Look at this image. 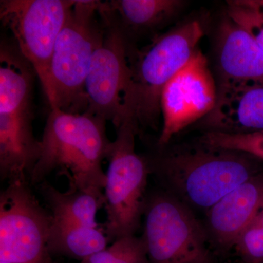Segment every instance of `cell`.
Instances as JSON below:
<instances>
[{
	"instance_id": "obj_1",
	"label": "cell",
	"mask_w": 263,
	"mask_h": 263,
	"mask_svg": "<svg viewBox=\"0 0 263 263\" xmlns=\"http://www.w3.org/2000/svg\"><path fill=\"white\" fill-rule=\"evenodd\" d=\"M146 157L166 192L193 211L209 209L242 183L260 174L258 159L243 152L197 146L158 148Z\"/></svg>"
},
{
	"instance_id": "obj_2",
	"label": "cell",
	"mask_w": 263,
	"mask_h": 263,
	"mask_svg": "<svg viewBox=\"0 0 263 263\" xmlns=\"http://www.w3.org/2000/svg\"><path fill=\"white\" fill-rule=\"evenodd\" d=\"M105 123L88 112L73 114L50 109L41 140V155L29 180L31 186L44 182L57 172L67 178L69 189L104 193L106 176L103 162L111 142Z\"/></svg>"
},
{
	"instance_id": "obj_3",
	"label": "cell",
	"mask_w": 263,
	"mask_h": 263,
	"mask_svg": "<svg viewBox=\"0 0 263 263\" xmlns=\"http://www.w3.org/2000/svg\"><path fill=\"white\" fill-rule=\"evenodd\" d=\"M204 35L201 22L188 21L155 36L147 46L129 55V77L116 129L125 120L135 124L138 135L157 129L164 88L199 49Z\"/></svg>"
},
{
	"instance_id": "obj_4",
	"label": "cell",
	"mask_w": 263,
	"mask_h": 263,
	"mask_svg": "<svg viewBox=\"0 0 263 263\" xmlns=\"http://www.w3.org/2000/svg\"><path fill=\"white\" fill-rule=\"evenodd\" d=\"M32 65L14 41L0 45V179L3 181L30 180L40 158L41 140L33 132Z\"/></svg>"
},
{
	"instance_id": "obj_5",
	"label": "cell",
	"mask_w": 263,
	"mask_h": 263,
	"mask_svg": "<svg viewBox=\"0 0 263 263\" xmlns=\"http://www.w3.org/2000/svg\"><path fill=\"white\" fill-rule=\"evenodd\" d=\"M100 1L76 0L53 48L47 86L50 109L67 113L86 111V78L104 34Z\"/></svg>"
},
{
	"instance_id": "obj_6",
	"label": "cell",
	"mask_w": 263,
	"mask_h": 263,
	"mask_svg": "<svg viewBox=\"0 0 263 263\" xmlns=\"http://www.w3.org/2000/svg\"><path fill=\"white\" fill-rule=\"evenodd\" d=\"M138 135L135 124L124 121L117 128V138L107 152L104 232L110 243L135 235L141 224L150 170L146 157L136 153Z\"/></svg>"
},
{
	"instance_id": "obj_7",
	"label": "cell",
	"mask_w": 263,
	"mask_h": 263,
	"mask_svg": "<svg viewBox=\"0 0 263 263\" xmlns=\"http://www.w3.org/2000/svg\"><path fill=\"white\" fill-rule=\"evenodd\" d=\"M143 214L149 263H212L206 229L179 199L156 192L145 197Z\"/></svg>"
},
{
	"instance_id": "obj_8",
	"label": "cell",
	"mask_w": 263,
	"mask_h": 263,
	"mask_svg": "<svg viewBox=\"0 0 263 263\" xmlns=\"http://www.w3.org/2000/svg\"><path fill=\"white\" fill-rule=\"evenodd\" d=\"M31 187L12 181L0 194V261L55 263L48 248L53 216Z\"/></svg>"
},
{
	"instance_id": "obj_9",
	"label": "cell",
	"mask_w": 263,
	"mask_h": 263,
	"mask_svg": "<svg viewBox=\"0 0 263 263\" xmlns=\"http://www.w3.org/2000/svg\"><path fill=\"white\" fill-rule=\"evenodd\" d=\"M76 0H1L0 19L34 67L43 91L59 34Z\"/></svg>"
},
{
	"instance_id": "obj_10",
	"label": "cell",
	"mask_w": 263,
	"mask_h": 263,
	"mask_svg": "<svg viewBox=\"0 0 263 263\" xmlns=\"http://www.w3.org/2000/svg\"><path fill=\"white\" fill-rule=\"evenodd\" d=\"M99 11L103 21L104 34L86 78V112L110 121L116 127L129 77V46L106 1H100Z\"/></svg>"
},
{
	"instance_id": "obj_11",
	"label": "cell",
	"mask_w": 263,
	"mask_h": 263,
	"mask_svg": "<svg viewBox=\"0 0 263 263\" xmlns=\"http://www.w3.org/2000/svg\"><path fill=\"white\" fill-rule=\"evenodd\" d=\"M217 101V84L209 62L200 49L164 88L160 100L162 127L158 148L175 136L209 115Z\"/></svg>"
},
{
	"instance_id": "obj_12",
	"label": "cell",
	"mask_w": 263,
	"mask_h": 263,
	"mask_svg": "<svg viewBox=\"0 0 263 263\" xmlns=\"http://www.w3.org/2000/svg\"><path fill=\"white\" fill-rule=\"evenodd\" d=\"M216 38L217 92L252 83L263 84V53L247 29L226 15Z\"/></svg>"
},
{
	"instance_id": "obj_13",
	"label": "cell",
	"mask_w": 263,
	"mask_h": 263,
	"mask_svg": "<svg viewBox=\"0 0 263 263\" xmlns=\"http://www.w3.org/2000/svg\"><path fill=\"white\" fill-rule=\"evenodd\" d=\"M263 209V174L256 175L216 202L206 212L208 235L220 247H231Z\"/></svg>"
},
{
	"instance_id": "obj_14",
	"label": "cell",
	"mask_w": 263,
	"mask_h": 263,
	"mask_svg": "<svg viewBox=\"0 0 263 263\" xmlns=\"http://www.w3.org/2000/svg\"><path fill=\"white\" fill-rule=\"evenodd\" d=\"M200 126L205 132L232 135L263 131V84L218 91L215 108Z\"/></svg>"
},
{
	"instance_id": "obj_15",
	"label": "cell",
	"mask_w": 263,
	"mask_h": 263,
	"mask_svg": "<svg viewBox=\"0 0 263 263\" xmlns=\"http://www.w3.org/2000/svg\"><path fill=\"white\" fill-rule=\"evenodd\" d=\"M129 46L136 51L133 41L154 32L179 14L185 5L180 0H110L106 1Z\"/></svg>"
},
{
	"instance_id": "obj_16",
	"label": "cell",
	"mask_w": 263,
	"mask_h": 263,
	"mask_svg": "<svg viewBox=\"0 0 263 263\" xmlns=\"http://www.w3.org/2000/svg\"><path fill=\"white\" fill-rule=\"evenodd\" d=\"M54 219L99 228L97 214L105 207L104 193L69 189L60 192L44 181L36 186Z\"/></svg>"
},
{
	"instance_id": "obj_17",
	"label": "cell",
	"mask_w": 263,
	"mask_h": 263,
	"mask_svg": "<svg viewBox=\"0 0 263 263\" xmlns=\"http://www.w3.org/2000/svg\"><path fill=\"white\" fill-rule=\"evenodd\" d=\"M110 243L101 228L53 217L48 248L53 256L82 261L106 249Z\"/></svg>"
},
{
	"instance_id": "obj_18",
	"label": "cell",
	"mask_w": 263,
	"mask_h": 263,
	"mask_svg": "<svg viewBox=\"0 0 263 263\" xmlns=\"http://www.w3.org/2000/svg\"><path fill=\"white\" fill-rule=\"evenodd\" d=\"M79 263H149L142 237L136 235L116 240L106 249Z\"/></svg>"
},
{
	"instance_id": "obj_19",
	"label": "cell",
	"mask_w": 263,
	"mask_h": 263,
	"mask_svg": "<svg viewBox=\"0 0 263 263\" xmlns=\"http://www.w3.org/2000/svg\"><path fill=\"white\" fill-rule=\"evenodd\" d=\"M199 142L213 148L243 152L263 160V131L239 135L205 132Z\"/></svg>"
},
{
	"instance_id": "obj_20",
	"label": "cell",
	"mask_w": 263,
	"mask_h": 263,
	"mask_svg": "<svg viewBox=\"0 0 263 263\" xmlns=\"http://www.w3.org/2000/svg\"><path fill=\"white\" fill-rule=\"evenodd\" d=\"M227 15L254 36L263 53V6L259 0L228 1Z\"/></svg>"
},
{
	"instance_id": "obj_21",
	"label": "cell",
	"mask_w": 263,
	"mask_h": 263,
	"mask_svg": "<svg viewBox=\"0 0 263 263\" xmlns=\"http://www.w3.org/2000/svg\"><path fill=\"white\" fill-rule=\"evenodd\" d=\"M240 257L248 263H263V228L254 219L235 240Z\"/></svg>"
},
{
	"instance_id": "obj_22",
	"label": "cell",
	"mask_w": 263,
	"mask_h": 263,
	"mask_svg": "<svg viewBox=\"0 0 263 263\" xmlns=\"http://www.w3.org/2000/svg\"><path fill=\"white\" fill-rule=\"evenodd\" d=\"M256 221L259 223V226L263 228V209L261 212L259 213L258 215L256 217Z\"/></svg>"
},
{
	"instance_id": "obj_23",
	"label": "cell",
	"mask_w": 263,
	"mask_h": 263,
	"mask_svg": "<svg viewBox=\"0 0 263 263\" xmlns=\"http://www.w3.org/2000/svg\"><path fill=\"white\" fill-rule=\"evenodd\" d=\"M0 263H13V262H5V261H0Z\"/></svg>"
},
{
	"instance_id": "obj_24",
	"label": "cell",
	"mask_w": 263,
	"mask_h": 263,
	"mask_svg": "<svg viewBox=\"0 0 263 263\" xmlns=\"http://www.w3.org/2000/svg\"><path fill=\"white\" fill-rule=\"evenodd\" d=\"M259 1H260V3H261V4H262V5L263 6V0H259Z\"/></svg>"
}]
</instances>
